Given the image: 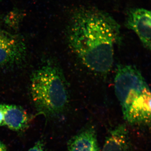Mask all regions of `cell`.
I'll list each match as a JSON object with an SVG mask.
<instances>
[{
  "label": "cell",
  "instance_id": "cell-6",
  "mask_svg": "<svg viewBox=\"0 0 151 151\" xmlns=\"http://www.w3.org/2000/svg\"><path fill=\"white\" fill-rule=\"evenodd\" d=\"M25 53V46L21 40L0 30V67L21 62Z\"/></svg>",
  "mask_w": 151,
  "mask_h": 151
},
{
  "label": "cell",
  "instance_id": "cell-4",
  "mask_svg": "<svg viewBox=\"0 0 151 151\" xmlns=\"http://www.w3.org/2000/svg\"><path fill=\"white\" fill-rule=\"evenodd\" d=\"M124 119L131 125L151 126V90L146 88L139 97L122 111Z\"/></svg>",
  "mask_w": 151,
  "mask_h": 151
},
{
  "label": "cell",
  "instance_id": "cell-7",
  "mask_svg": "<svg viewBox=\"0 0 151 151\" xmlns=\"http://www.w3.org/2000/svg\"><path fill=\"white\" fill-rule=\"evenodd\" d=\"M68 151H100L96 131L93 127L84 128L70 139Z\"/></svg>",
  "mask_w": 151,
  "mask_h": 151
},
{
  "label": "cell",
  "instance_id": "cell-5",
  "mask_svg": "<svg viewBox=\"0 0 151 151\" xmlns=\"http://www.w3.org/2000/svg\"><path fill=\"white\" fill-rule=\"evenodd\" d=\"M126 24L137 35L144 46L151 50V10L132 9L128 12Z\"/></svg>",
  "mask_w": 151,
  "mask_h": 151
},
{
  "label": "cell",
  "instance_id": "cell-10",
  "mask_svg": "<svg viewBox=\"0 0 151 151\" xmlns=\"http://www.w3.org/2000/svg\"><path fill=\"white\" fill-rule=\"evenodd\" d=\"M27 151H46V150L43 141L40 140Z\"/></svg>",
  "mask_w": 151,
  "mask_h": 151
},
{
  "label": "cell",
  "instance_id": "cell-11",
  "mask_svg": "<svg viewBox=\"0 0 151 151\" xmlns=\"http://www.w3.org/2000/svg\"><path fill=\"white\" fill-rule=\"evenodd\" d=\"M5 126L4 111L0 105V127Z\"/></svg>",
  "mask_w": 151,
  "mask_h": 151
},
{
  "label": "cell",
  "instance_id": "cell-2",
  "mask_svg": "<svg viewBox=\"0 0 151 151\" xmlns=\"http://www.w3.org/2000/svg\"><path fill=\"white\" fill-rule=\"evenodd\" d=\"M31 93L37 110L46 117L59 116L68 105L66 80L62 70L54 64H46L35 72Z\"/></svg>",
  "mask_w": 151,
  "mask_h": 151
},
{
  "label": "cell",
  "instance_id": "cell-12",
  "mask_svg": "<svg viewBox=\"0 0 151 151\" xmlns=\"http://www.w3.org/2000/svg\"><path fill=\"white\" fill-rule=\"evenodd\" d=\"M7 147L6 145L0 140V151H7Z\"/></svg>",
  "mask_w": 151,
  "mask_h": 151
},
{
  "label": "cell",
  "instance_id": "cell-3",
  "mask_svg": "<svg viewBox=\"0 0 151 151\" xmlns=\"http://www.w3.org/2000/svg\"><path fill=\"white\" fill-rule=\"evenodd\" d=\"M117 67L114 88L123 111L149 86L140 71L134 66L121 64Z\"/></svg>",
  "mask_w": 151,
  "mask_h": 151
},
{
  "label": "cell",
  "instance_id": "cell-8",
  "mask_svg": "<svg viewBox=\"0 0 151 151\" xmlns=\"http://www.w3.org/2000/svg\"><path fill=\"white\" fill-rule=\"evenodd\" d=\"M4 116L5 126L14 131H24L29 125V117L23 108L15 105L1 104Z\"/></svg>",
  "mask_w": 151,
  "mask_h": 151
},
{
  "label": "cell",
  "instance_id": "cell-9",
  "mask_svg": "<svg viewBox=\"0 0 151 151\" xmlns=\"http://www.w3.org/2000/svg\"><path fill=\"white\" fill-rule=\"evenodd\" d=\"M102 151H130L127 126L120 124L109 132Z\"/></svg>",
  "mask_w": 151,
  "mask_h": 151
},
{
  "label": "cell",
  "instance_id": "cell-1",
  "mask_svg": "<svg viewBox=\"0 0 151 151\" xmlns=\"http://www.w3.org/2000/svg\"><path fill=\"white\" fill-rule=\"evenodd\" d=\"M68 43L90 70L109 72L114 61V47L121 41L120 26L107 14L94 10L77 12L68 30Z\"/></svg>",
  "mask_w": 151,
  "mask_h": 151
}]
</instances>
